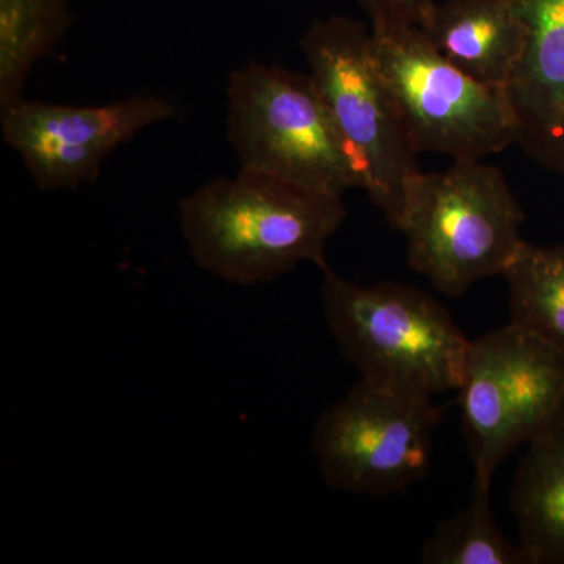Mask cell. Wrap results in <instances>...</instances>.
I'll return each instance as SVG.
<instances>
[{
  "mask_svg": "<svg viewBox=\"0 0 564 564\" xmlns=\"http://www.w3.org/2000/svg\"><path fill=\"white\" fill-rule=\"evenodd\" d=\"M529 564H564V421L527 445L510 492Z\"/></svg>",
  "mask_w": 564,
  "mask_h": 564,
  "instance_id": "cell-12",
  "label": "cell"
},
{
  "mask_svg": "<svg viewBox=\"0 0 564 564\" xmlns=\"http://www.w3.org/2000/svg\"><path fill=\"white\" fill-rule=\"evenodd\" d=\"M488 486L473 481L469 503L444 519L422 544L423 564H529L521 545L508 540L491 510Z\"/></svg>",
  "mask_w": 564,
  "mask_h": 564,
  "instance_id": "cell-15",
  "label": "cell"
},
{
  "mask_svg": "<svg viewBox=\"0 0 564 564\" xmlns=\"http://www.w3.org/2000/svg\"><path fill=\"white\" fill-rule=\"evenodd\" d=\"M366 11L370 31L388 33L406 28H421L436 0H356Z\"/></svg>",
  "mask_w": 564,
  "mask_h": 564,
  "instance_id": "cell-16",
  "label": "cell"
},
{
  "mask_svg": "<svg viewBox=\"0 0 564 564\" xmlns=\"http://www.w3.org/2000/svg\"><path fill=\"white\" fill-rule=\"evenodd\" d=\"M370 51L419 154L485 159L516 144L503 91L448 62L421 28L372 32Z\"/></svg>",
  "mask_w": 564,
  "mask_h": 564,
  "instance_id": "cell-7",
  "label": "cell"
},
{
  "mask_svg": "<svg viewBox=\"0 0 564 564\" xmlns=\"http://www.w3.org/2000/svg\"><path fill=\"white\" fill-rule=\"evenodd\" d=\"M228 140L240 170L344 198L361 166L310 74L251 65L229 77Z\"/></svg>",
  "mask_w": 564,
  "mask_h": 564,
  "instance_id": "cell-4",
  "label": "cell"
},
{
  "mask_svg": "<svg viewBox=\"0 0 564 564\" xmlns=\"http://www.w3.org/2000/svg\"><path fill=\"white\" fill-rule=\"evenodd\" d=\"M503 278L510 322L564 351V245L525 242Z\"/></svg>",
  "mask_w": 564,
  "mask_h": 564,
  "instance_id": "cell-14",
  "label": "cell"
},
{
  "mask_svg": "<svg viewBox=\"0 0 564 564\" xmlns=\"http://www.w3.org/2000/svg\"><path fill=\"white\" fill-rule=\"evenodd\" d=\"M524 44L503 87L516 144L541 169L564 174V0H511Z\"/></svg>",
  "mask_w": 564,
  "mask_h": 564,
  "instance_id": "cell-10",
  "label": "cell"
},
{
  "mask_svg": "<svg viewBox=\"0 0 564 564\" xmlns=\"http://www.w3.org/2000/svg\"><path fill=\"white\" fill-rule=\"evenodd\" d=\"M421 29L448 62L496 90H503L525 35L511 0L436 2Z\"/></svg>",
  "mask_w": 564,
  "mask_h": 564,
  "instance_id": "cell-11",
  "label": "cell"
},
{
  "mask_svg": "<svg viewBox=\"0 0 564 564\" xmlns=\"http://www.w3.org/2000/svg\"><path fill=\"white\" fill-rule=\"evenodd\" d=\"M484 161L414 174L393 228L406 239L408 265L448 299L503 276L525 245V212L505 174Z\"/></svg>",
  "mask_w": 564,
  "mask_h": 564,
  "instance_id": "cell-2",
  "label": "cell"
},
{
  "mask_svg": "<svg viewBox=\"0 0 564 564\" xmlns=\"http://www.w3.org/2000/svg\"><path fill=\"white\" fill-rule=\"evenodd\" d=\"M370 41L372 31L364 22L334 14L307 28L300 50L361 166L362 191L395 228L404 188L421 166L395 99L375 66Z\"/></svg>",
  "mask_w": 564,
  "mask_h": 564,
  "instance_id": "cell-5",
  "label": "cell"
},
{
  "mask_svg": "<svg viewBox=\"0 0 564 564\" xmlns=\"http://www.w3.org/2000/svg\"><path fill=\"white\" fill-rule=\"evenodd\" d=\"M345 218L339 196L247 170L206 182L180 203L193 261L237 285L272 282L304 262L323 265Z\"/></svg>",
  "mask_w": 564,
  "mask_h": 564,
  "instance_id": "cell-1",
  "label": "cell"
},
{
  "mask_svg": "<svg viewBox=\"0 0 564 564\" xmlns=\"http://www.w3.org/2000/svg\"><path fill=\"white\" fill-rule=\"evenodd\" d=\"M174 117L173 104L159 96L90 107L22 99L2 110V135L41 191H61L98 180L118 148Z\"/></svg>",
  "mask_w": 564,
  "mask_h": 564,
  "instance_id": "cell-9",
  "label": "cell"
},
{
  "mask_svg": "<svg viewBox=\"0 0 564 564\" xmlns=\"http://www.w3.org/2000/svg\"><path fill=\"white\" fill-rule=\"evenodd\" d=\"M70 0H0V110L22 101L33 66L68 32Z\"/></svg>",
  "mask_w": 564,
  "mask_h": 564,
  "instance_id": "cell-13",
  "label": "cell"
},
{
  "mask_svg": "<svg viewBox=\"0 0 564 564\" xmlns=\"http://www.w3.org/2000/svg\"><path fill=\"white\" fill-rule=\"evenodd\" d=\"M321 269L326 325L362 380L432 397L458 391L470 340L440 300L402 282L356 284L326 262Z\"/></svg>",
  "mask_w": 564,
  "mask_h": 564,
  "instance_id": "cell-3",
  "label": "cell"
},
{
  "mask_svg": "<svg viewBox=\"0 0 564 564\" xmlns=\"http://www.w3.org/2000/svg\"><path fill=\"white\" fill-rule=\"evenodd\" d=\"M474 480L564 421V351L514 323L470 340L458 388Z\"/></svg>",
  "mask_w": 564,
  "mask_h": 564,
  "instance_id": "cell-6",
  "label": "cell"
},
{
  "mask_svg": "<svg viewBox=\"0 0 564 564\" xmlns=\"http://www.w3.org/2000/svg\"><path fill=\"white\" fill-rule=\"evenodd\" d=\"M441 421L434 397L359 378L315 423L311 444L322 478L355 496L406 491L430 473Z\"/></svg>",
  "mask_w": 564,
  "mask_h": 564,
  "instance_id": "cell-8",
  "label": "cell"
}]
</instances>
